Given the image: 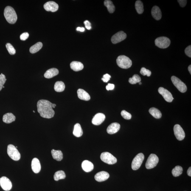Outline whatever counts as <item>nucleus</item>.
Listing matches in <instances>:
<instances>
[{
	"label": "nucleus",
	"instance_id": "obj_1",
	"mask_svg": "<svg viewBox=\"0 0 191 191\" xmlns=\"http://www.w3.org/2000/svg\"><path fill=\"white\" fill-rule=\"evenodd\" d=\"M56 105L48 100H41L37 102L38 111L41 117L45 118L50 119L54 117L55 111L53 108H55Z\"/></svg>",
	"mask_w": 191,
	"mask_h": 191
},
{
	"label": "nucleus",
	"instance_id": "obj_2",
	"mask_svg": "<svg viewBox=\"0 0 191 191\" xmlns=\"http://www.w3.org/2000/svg\"><path fill=\"white\" fill-rule=\"evenodd\" d=\"M4 16L7 22L10 24L16 22L18 17L14 9L10 6H7L4 9Z\"/></svg>",
	"mask_w": 191,
	"mask_h": 191
},
{
	"label": "nucleus",
	"instance_id": "obj_3",
	"mask_svg": "<svg viewBox=\"0 0 191 191\" xmlns=\"http://www.w3.org/2000/svg\"><path fill=\"white\" fill-rule=\"evenodd\" d=\"M116 63L120 67L123 69H128L132 65V62L128 57L125 55H120L118 57Z\"/></svg>",
	"mask_w": 191,
	"mask_h": 191
},
{
	"label": "nucleus",
	"instance_id": "obj_4",
	"mask_svg": "<svg viewBox=\"0 0 191 191\" xmlns=\"http://www.w3.org/2000/svg\"><path fill=\"white\" fill-rule=\"evenodd\" d=\"M7 153L14 160H19L21 158V155L16 147L12 144H9L7 146Z\"/></svg>",
	"mask_w": 191,
	"mask_h": 191
},
{
	"label": "nucleus",
	"instance_id": "obj_5",
	"mask_svg": "<svg viewBox=\"0 0 191 191\" xmlns=\"http://www.w3.org/2000/svg\"><path fill=\"white\" fill-rule=\"evenodd\" d=\"M101 159L103 162L109 164H116L117 161L115 157L108 152L102 153L101 155Z\"/></svg>",
	"mask_w": 191,
	"mask_h": 191
},
{
	"label": "nucleus",
	"instance_id": "obj_6",
	"mask_svg": "<svg viewBox=\"0 0 191 191\" xmlns=\"http://www.w3.org/2000/svg\"><path fill=\"white\" fill-rule=\"evenodd\" d=\"M144 159L143 154L140 153L135 157L132 161L131 167L133 170H137L141 167Z\"/></svg>",
	"mask_w": 191,
	"mask_h": 191
},
{
	"label": "nucleus",
	"instance_id": "obj_7",
	"mask_svg": "<svg viewBox=\"0 0 191 191\" xmlns=\"http://www.w3.org/2000/svg\"><path fill=\"white\" fill-rule=\"evenodd\" d=\"M155 43V45L161 49H165L170 46L171 41L167 37H161L156 38Z\"/></svg>",
	"mask_w": 191,
	"mask_h": 191
},
{
	"label": "nucleus",
	"instance_id": "obj_8",
	"mask_svg": "<svg viewBox=\"0 0 191 191\" xmlns=\"http://www.w3.org/2000/svg\"><path fill=\"white\" fill-rule=\"evenodd\" d=\"M171 80L172 83L179 91L182 93L185 92L187 90V87L181 81L175 76H172Z\"/></svg>",
	"mask_w": 191,
	"mask_h": 191
},
{
	"label": "nucleus",
	"instance_id": "obj_9",
	"mask_svg": "<svg viewBox=\"0 0 191 191\" xmlns=\"http://www.w3.org/2000/svg\"><path fill=\"white\" fill-rule=\"evenodd\" d=\"M159 159L157 155L152 154L149 156L145 164V167L147 169L153 168L157 165Z\"/></svg>",
	"mask_w": 191,
	"mask_h": 191
},
{
	"label": "nucleus",
	"instance_id": "obj_10",
	"mask_svg": "<svg viewBox=\"0 0 191 191\" xmlns=\"http://www.w3.org/2000/svg\"><path fill=\"white\" fill-rule=\"evenodd\" d=\"M175 137L179 141H182L185 137V133L182 127L178 124L175 125L173 128Z\"/></svg>",
	"mask_w": 191,
	"mask_h": 191
},
{
	"label": "nucleus",
	"instance_id": "obj_11",
	"mask_svg": "<svg viewBox=\"0 0 191 191\" xmlns=\"http://www.w3.org/2000/svg\"><path fill=\"white\" fill-rule=\"evenodd\" d=\"M126 37V34L123 31H121L117 33L112 37L111 41L113 44H117L125 40Z\"/></svg>",
	"mask_w": 191,
	"mask_h": 191
},
{
	"label": "nucleus",
	"instance_id": "obj_12",
	"mask_svg": "<svg viewBox=\"0 0 191 191\" xmlns=\"http://www.w3.org/2000/svg\"><path fill=\"white\" fill-rule=\"evenodd\" d=\"M0 185L4 190L6 191L10 190L12 187L11 181L6 177H2L0 178Z\"/></svg>",
	"mask_w": 191,
	"mask_h": 191
},
{
	"label": "nucleus",
	"instance_id": "obj_13",
	"mask_svg": "<svg viewBox=\"0 0 191 191\" xmlns=\"http://www.w3.org/2000/svg\"><path fill=\"white\" fill-rule=\"evenodd\" d=\"M158 92L164 97L166 101L171 102L174 99L171 93L167 90L162 87H160L158 89Z\"/></svg>",
	"mask_w": 191,
	"mask_h": 191
},
{
	"label": "nucleus",
	"instance_id": "obj_14",
	"mask_svg": "<svg viewBox=\"0 0 191 191\" xmlns=\"http://www.w3.org/2000/svg\"><path fill=\"white\" fill-rule=\"evenodd\" d=\"M44 7L45 10L48 12H55L58 10V5L54 1H49L44 4Z\"/></svg>",
	"mask_w": 191,
	"mask_h": 191
},
{
	"label": "nucleus",
	"instance_id": "obj_15",
	"mask_svg": "<svg viewBox=\"0 0 191 191\" xmlns=\"http://www.w3.org/2000/svg\"><path fill=\"white\" fill-rule=\"evenodd\" d=\"M105 116L103 113H97L93 118L92 122L94 125H100L105 120Z\"/></svg>",
	"mask_w": 191,
	"mask_h": 191
},
{
	"label": "nucleus",
	"instance_id": "obj_16",
	"mask_svg": "<svg viewBox=\"0 0 191 191\" xmlns=\"http://www.w3.org/2000/svg\"><path fill=\"white\" fill-rule=\"evenodd\" d=\"M109 177V175L107 172L101 171L97 173L94 176V178L96 181L99 182H102L106 181Z\"/></svg>",
	"mask_w": 191,
	"mask_h": 191
},
{
	"label": "nucleus",
	"instance_id": "obj_17",
	"mask_svg": "<svg viewBox=\"0 0 191 191\" xmlns=\"http://www.w3.org/2000/svg\"><path fill=\"white\" fill-rule=\"evenodd\" d=\"M120 128V125L117 122L112 123L109 126L107 131L108 134H114L119 131Z\"/></svg>",
	"mask_w": 191,
	"mask_h": 191
},
{
	"label": "nucleus",
	"instance_id": "obj_18",
	"mask_svg": "<svg viewBox=\"0 0 191 191\" xmlns=\"http://www.w3.org/2000/svg\"><path fill=\"white\" fill-rule=\"evenodd\" d=\"M33 171L35 173H38L41 170V164L39 160L37 158H34L32 160L31 164Z\"/></svg>",
	"mask_w": 191,
	"mask_h": 191
},
{
	"label": "nucleus",
	"instance_id": "obj_19",
	"mask_svg": "<svg viewBox=\"0 0 191 191\" xmlns=\"http://www.w3.org/2000/svg\"><path fill=\"white\" fill-rule=\"evenodd\" d=\"M82 167L84 171L86 172H89L92 171L94 168V164L90 161H84L82 164Z\"/></svg>",
	"mask_w": 191,
	"mask_h": 191
},
{
	"label": "nucleus",
	"instance_id": "obj_20",
	"mask_svg": "<svg viewBox=\"0 0 191 191\" xmlns=\"http://www.w3.org/2000/svg\"><path fill=\"white\" fill-rule=\"evenodd\" d=\"M152 16L156 20H159L162 17V13L159 7L156 6L153 7L152 10Z\"/></svg>",
	"mask_w": 191,
	"mask_h": 191
},
{
	"label": "nucleus",
	"instance_id": "obj_21",
	"mask_svg": "<svg viewBox=\"0 0 191 191\" xmlns=\"http://www.w3.org/2000/svg\"><path fill=\"white\" fill-rule=\"evenodd\" d=\"M77 96L81 100L88 101L90 99V96L86 91L82 89H79L77 91Z\"/></svg>",
	"mask_w": 191,
	"mask_h": 191
},
{
	"label": "nucleus",
	"instance_id": "obj_22",
	"mask_svg": "<svg viewBox=\"0 0 191 191\" xmlns=\"http://www.w3.org/2000/svg\"><path fill=\"white\" fill-rule=\"evenodd\" d=\"M59 71L58 69L55 68H52L48 70L44 74L45 77L47 79H50L58 75Z\"/></svg>",
	"mask_w": 191,
	"mask_h": 191
},
{
	"label": "nucleus",
	"instance_id": "obj_23",
	"mask_svg": "<svg viewBox=\"0 0 191 191\" xmlns=\"http://www.w3.org/2000/svg\"><path fill=\"white\" fill-rule=\"evenodd\" d=\"M16 117L12 113H7L3 116V120L5 123L10 124L14 122Z\"/></svg>",
	"mask_w": 191,
	"mask_h": 191
},
{
	"label": "nucleus",
	"instance_id": "obj_24",
	"mask_svg": "<svg viewBox=\"0 0 191 191\" xmlns=\"http://www.w3.org/2000/svg\"><path fill=\"white\" fill-rule=\"evenodd\" d=\"M70 67L73 70L77 72L82 70L84 68V65L80 62L73 61L70 64Z\"/></svg>",
	"mask_w": 191,
	"mask_h": 191
},
{
	"label": "nucleus",
	"instance_id": "obj_25",
	"mask_svg": "<svg viewBox=\"0 0 191 191\" xmlns=\"http://www.w3.org/2000/svg\"><path fill=\"white\" fill-rule=\"evenodd\" d=\"M73 134L77 137H80L83 134V131L80 124L77 123L74 126Z\"/></svg>",
	"mask_w": 191,
	"mask_h": 191
},
{
	"label": "nucleus",
	"instance_id": "obj_26",
	"mask_svg": "<svg viewBox=\"0 0 191 191\" xmlns=\"http://www.w3.org/2000/svg\"><path fill=\"white\" fill-rule=\"evenodd\" d=\"M53 158L57 161H60L63 158V154L60 150H52L51 152Z\"/></svg>",
	"mask_w": 191,
	"mask_h": 191
},
{
	"label": "nucleus",
	"instance_id": "obj_27",
	"mask_svg": "<svg viewBox=\"0 0 191 191\" xmlns=\"http://www.w3.org/2000/svg\"><path fill=\"white\" fill-rule=\"evenodd\" d=\"M149 112L156 119H160L162 116L161 111L155 108H152L149 110Z\"/></svg>",
	"mask_w": 191,
	"mask_h": 191
},
{
	"label": "nucleus",
	"instance_id": "obj_28",
	"mask_svg": "<svg viewBox=\"0 0 191 191\" xmlns=\"http://www.w3.org/2000/svg\"><path fill=\"white\" fill-rule=\"evenodd\" d=\"M65 85L64 83L61 81L56 82L54 85V90L57 92H61L64 90Z\"/></svg>",
	"mask_w": 191,
	"mask_h": 191
},
{
	"label": "nucleus",
	"instance_id": "obj_29",
	"mask_svg": "<svg viewBox=\"0 0 191 191\" xmlns=\"http://www.w3.org/2000/svg\"><path fill=\"white\" fill-rule=\"evenodd\" d=\"M104 3L105 7H107L109 13H113L114 12L115 10V7L111 1L106 0L104 1Z\"/></svg>",
	"mask_w": 191,
	"mask_h": 191
},
{
	"label": "nucleus",
	"instance_id": "obj_30",
	"mask_svg": "<svg viewBox=\"0 0 191 191\" xmlns=\"http://www.w3.org/2000/svg\"><path fill=\"white\" fill-rule=\"evenodd\" d=\"M42 47V43L39 42L32 46L29 49V51L31 53L35 54L39 51Z\"/></svg>",
	"mask_w": 191,
	"mask_h": 191
},
{
	"label": "nucleus",
	"instance_id": "obj_31",
	"mask_svg": "<svg viewBox=\"0 0 191 191\" xmlns=\"http://www.w3.org/2000/svg\"><path fill=\"white\" fill-rule=\"evenodd\" d=\"M66 175L65 172L63 171L60 170L55 172L54 175V179L55 181L65 179L66 178Z\"/></svg>",
	"mask_w": 191,
	"mask_h": 191
},
{
	"label": "nucleus",
	"instance_id": "obj_32",
	"mask_svg": "<svg viewBox=\"0 0 191 191\" xmlns=\"http://www.w3.org/2000/svg\"><path fill=\"white\" fill-rule=\"evenodd\" d=\"M135 8L137 12L139 14H142L144 12V7L143 3L142 1H136L135 4Z\"/></svg>",
	"mask_w": 191,
	"mask_h": 191
},
{
	"label": "nucleus",
	"instance_id": "obj_33",
	"mask_svg": "<svg viewBox=\"0 0 191 191\" xmlns=\"http://www.w3.org/2000/svg\"><path fill=\"white\" fill-rule=\"evenodd\" d=\"M183 171V168L181 166H177L173 169L172 173L173 176L176 177L181 175Z\"/></svg>",
	"mask_w": 191,
	"mask_h": 191
},
{
	"label": "nucleus",
	"instance_id": "obj_34",
	"mask_svg": "<svg viewBox=\"0 0 191 191\" xmlns=\"http://www.w3.org/2000/svg\"><path fill=\"white\" fill-rule=\"evenodd\" d=\"M141 81V77L137 74H135L133 76V77H130L128 80L129 82L131 84H135L136 83H139Z\"/></svg>",
	"mask_w": 191,
	"mask_h": 191
},
{
	"label": "nucleus",
	"instance_id": "obj_35",
	"mask_svg": "<svg viewBox=\"0 0 191 191\" xmlns=\"http://www.w3.org/2000/svg\"><path fill=\"white\" fill-rule=\"evenodd\" d=\"M6 47L7 50L8 51L10 55H14L16 53V50L13 46L10 43H7L6 45Z\"/></svg>",
	"mask_w": 191,
	"mask_h": 191
},
{
	"label": "nucleus",
	"instance_id": "obj_36",
	"mask_svg": "<svg viewBox=\"0 0 191 191\" xmlns=\"http://www.w3.org/2000/svg\"><path fill=\"white\" fill-rule=\"evenodd\" d=\"M6 80L7 79H6L5 75L2 73L0 74V91L2 90Z\"/></svg>",
	"mask_w": 191,
	"mask_h": 191
},
{
	"label": "nucleus",
	"instance_id": "obj_37",
	"mask_svg": "<svg viewBox=\"0 0 191 191\" xmlns=\"http://www.w3.org/2000/svg\"><path fill=\"white\" fill-rule=\"evenodd\" d=\"M140 72V73L143 75H147V77H150L151 74V71L148 69H146L144 67H142L141 68Z\"/></svg>",
	"mask_w": 191,
	"mask_h": 191
},
{
	"label": "nucleus",
	"instance_id": "obj_38",
	"mask_svg": "<svg viewBox=\"0 0 191 191\" xmlns=\"http://www.w3.org/2000/svg\"><path fill=\"white\" fill-rule=\"evenodd\" d=\"M121 114L124 119L130 120L131 119L132 117L131 115L125 110L122 111L121 112Z\"/></svg>",
	"mask_w": 191,
	"mask_h": 191
},
{
	"label": "nucleus",
	"instance_id": "obj_39",
	"mask_svg": "<svg viewBox=\"0 0 191 191\" xmlns=\"http://www.w3.org/2000/svg\"><path fill=\"white\" fill-rule=\"evenodd\" d=\"M29 34L27 32L21 34L20 36V39L22 41H24L26 40L27 39L29 38Z\"/></svg>",
	"mask_w": 191,
	"mask_h": 191
},
{
	"label": "nucleus",
	"instance_id": "obj_40",
	"mask_svg": "<svg viewBox=\"0 0 191 191\" xmlns=\"http://www.w3.org/2000/svg\"><path fill=\"white\" fill-rule=\"evenodd\" d=\"M185 52L188 56L191 57V46H189L185 50Z\"/></svg>",
	"mask_w": 191,
	"mask_h": 191
},
{
	"label": "nucleus",
	"instance_id": "obj_41",
	"mask_svg": "<svg viewBox=\"0 0 191 191\" xmlns=\"http://www.w3.org/2000/svg\"><path fill=\"white\" fill-rule=\"evenodd\" d=\"M111 77V75L109 74H106L103 76V78L102 79V80L105 83H107L110 80Z\"/></svg>",
	"mask_w": 191,
	"mask_h": 191
},
{
	"label": "nucleus",
	"instance_id": "obj_42",
	"mask_svg": "<svg viewBox=\"0 0 191 191\" xmlns=\"http://www.w3.org/2000/svg\"><path fill=\"white\" fill-rule=\"evenodd\" d=\"M84 23L87 29L90 30L91 29V23L89 21L86 20V21L84 22Z\"/></svg>",
	"mask_w": 191,
	"mask_h": 191
},
{
	"label": "nucleus",
	"instance_id": "obj_43",
	"mask_svg": "<svg viewBox=\"0 0 191 191\" xmlns=\"http://www.w3.org/2000/svg\"><path fill=\"white\" fill-rule=\"evenodd\" d=\"M178 1L181 7H185L187 3V1H186V0H179V1Z\"/></svg>",
	"mask_w": 191,
	"mask_h": 191
},
{
	"label": "nucleus",
	"instance_id": "obj_44",
	"mask_svg": "<svg viewBox=\"0 0 191 191\" xmlns=\"http://www.w3.org/2000/svg\"><path fill=\"white\" fill-rule=\"evenodd\" d=\"M114 87L115 85L113 84H108V85L106 86V88L108 91L114 89Z\"/></svg>",
	"mask_w": 191,
	"mask_h": 191
},
{
	"label": "nucleus",
	"instance_id": "obj_45",
	"mask_svg": "<svg viewBox=\"0 0 191 191\" xmlns=\"http://www.w3.org/2000/svg\"><path fill=\"white\" fill-rule=\"evenodd\" d=\"M85 29L84 28L77 27V31H80V32H83L84 31Z\"/></svg>",
	"mask_w": 191,
	"mask_h": 191
},
{
	"label": "nucleus",
	"instance_id": "obj_46",
	"mask_svg": "<svg viewBox=\"0 0 191 191\" xmlns=\"http://www.w3.org/2000/svg\"><path fill=\"white\" fill-rule=\"evenodd\" d=\"M187 174L189 176H191V167H189L187 171Z\"/></svg>",
	"mask_w": 191,
	"mask_h": 191
},
{
	"label": "nucleus",
	"instance_id": "obj_47",
	"mask_svg": "<svg viewBox=\"0 0 191 191\" xmlns=\"http://www.w3.org/2000/svg\"><path fill=\"white\" fill-rule=\"evenodd\" d=\"M188 69L189 72H190V74H191V65H190V66H189L188 68Z\"/></svg>",
	"mask_w": 191,
	"mask_h": 191
},
{
	"label": "nucleus",
	"instance_id": "obj_48",
	"mask_svg": "<svg viewBox=\"0 0 191 191\" xmlns=\"http://www.w3.org/2000/svg\"><path fill=\"white\" fill-rule=\"evenodd\" d=\"M139 84L140 85H141V84H142V83H141V82H139Z\"/></svg>",
	"mask_w": 191,
	"mask_h": 191
},
{
	"label": "nucleus",
	"instance_id": "obj_49",
	"mask_svg": "<svg viewBox=\"0 0 191 191\" xmlns=\"http://www.w3.org/2000/svg\"><path fill=\"white\" fill-rule=\"evenodd\" d=\"M33 111V112H34V113H35V111Z\"/></svg>",
	"mask_w": 191,
	"mask_h": 191
}]
</instances>
